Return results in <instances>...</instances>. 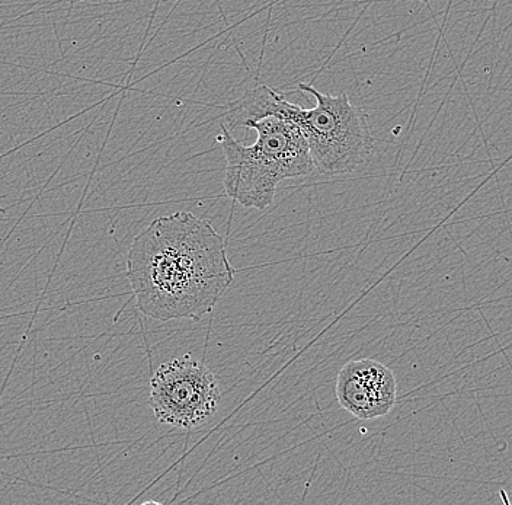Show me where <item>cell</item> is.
<instances>
[{
    "label": "cell",
    "mask_w": 512,
    "mask_h": 505,
    "mask_svg": "<svg viewBox=\"0 0 512 505\" xmlns=\"http://www.w3.org/2000/svg\"><path fill=\"white\" fill-rule=\"evenodd\" d=\"M336 399L358 420L384 417L398 401L395 373L377 360L350 361L338 373Z\"/></svg>",
    "instance_id": "5b68a950"
},
{
    "label": "cell",
    "mask_w": 512,
    "mask_h": 505,
    "mask_svg": "<svg viewBox=\"0 0 512 505\" xmlns=\"http://www.w3.org/2000/svg\"><path fill=\"white\" fill-rule=\"evenodd\" d=\"M220 130L219 142L226 158V196L246 209H267L274 201L278 184L287 180L283 169L259 143L246 146L224 124Z\"/></svg>",
    "instance_id": "277c9868"
},
{
    "label": "cell",
    "mask_w": 512,
    "mask_h": 505,
    "mask_svg": "<svg viewBox=\"0 0 512 505\" xmlns=\"http://www.w3.org/2000/svg\"><path fill=\"white\" fill-rule=\"evenodd\" d=\"M299 89L315 98V108L306 110L270 86H256L227 105L224 111L227 126L246 129L252 121L278 115L300 127L319 174H350L367 163L376 145L366 111L354 104L348 94H323L315 86L304 83H300Z\"/></svg>",
    "instance_id": "7a4b0ae2"
},
{
    "label": "cell",
    "mask_w": 512,
    "mask_h": 505,
    "mask_svg": "<svg viewBox=\"0 0 512 505\" xmlns=\"http://www.w3.org/2000/svg\"><path fill=\"white\" fill-rule=\"evenodd\" d=\"M422 2L428 3V0H422Z\"/></svg>",
    "instance_id": "8992f818"
},
{
    "label": "cell",
    "mask_w": 512,
    "mask_h": 505,
    "mask_svg": "<svg viewBox=\"0 0 512 505\" xmlns=\"http://www.w3.org/2000/svg\"><path fill=\"white\" fill-rule=\"evenodd\" d=\"M216 376L206 364L182 357L163 363L150 380L149 404L159 423L200 427L216 415L220 404Z\"/></svg>",
    "instance_id": "3957f363"
},
{
    "label": "cell",
    "mask_w": 512,
    "mask_h": 505,
    "mask_svg": "<svg viewBox=\"0 0 512 505\" xmlns=\"http://www.w3.org/2000/svg\"><path fill=\"white\" fill-rule=\"evenodd\" d=\"M127 277L144 315L200 321L232 286L235 270L211 223L179 212L153 220L134 238Z\"/></svg>",
    "instance_id": "6da1fadb"
}]
</instances>
